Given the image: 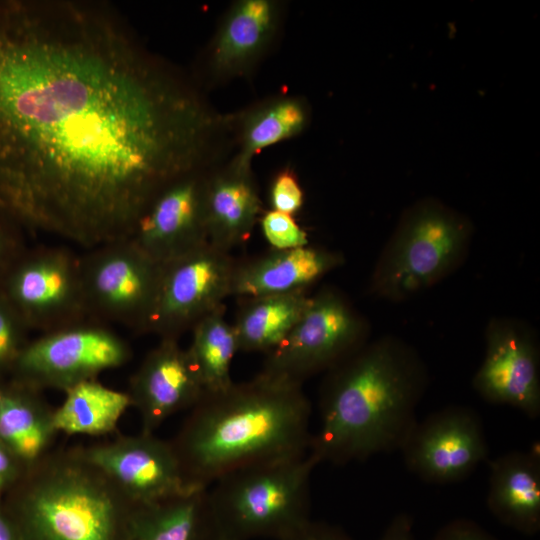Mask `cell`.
I'll use <instances>...</instances> for the list:
<instances>
[{
    "label": "cell",
    "mask_w": 540,
    "mask_h": 540,
    "mask_svg": "<svg viewBox=\"0 0 540 540\" xmlns=\"http://www.w3.org/2000/svg\"><path fill=\"white\" fill-rule=\"evenodd\" d=\"M258 223L272 249L287 250L309 245L306 231L291 215L271 209L263 210Z\"/></svg>",
    "instance_id": "cell-28"
},
{
    "label": "cell",
    "mask_w": 540,
    "mask_h": 540,
    "mask_svg": "<svg viewBox=\"0 0 540 540\" xmlns=\"http://www.w3.org/2000/svg\"><path fill=\"white\" fill-rule=\"evenodd\" d=\"M87 317L144 333L161 273L130 239L105 243L79 256Z\"/></svg>",
    "instance_id": "cell-8"
},
{
    "label": "cell",
    "mask_w": 540,
    "mask_h": 540,
    "mask_svg": "<svg viewBox=\"0 0 540 540\" xmlns=\"http://www.w3.org/2000/svg\"><path fill=\"white\" fill-rule=\"evenodd\" d=\"M510 451L489 461L486 505L503 525L527 536L540 530V456Z\"/></svg>",
    "instance_id": "cell-20"
},
{
    "label": "cell",
    "mask_w": 540,
    "mask_h": 540,
    "mask_svg": "<svg viewBox=\"0 0 540 540\" xmlns=\"http://www.w3.org/2000/svg\"><path fill=\"white\" fill-rule=\"evenodd\" d=\"M225 305L200 319L191 329L187 348L205 393L224 391L233 384L232 360L238 343L234 328L225 318Z\"/></svg>",
    "instance_id": "cell-26"
},
{
    "label": "cell",
    "mask_w": 540,
    "mask_h": 540,
    "mask_svg": "<svg viewBox=\"0 0 540 540\" xmlns=\"http://www.w3.org/2000/svg\"><path fill=\"white\" fill-rule=\"evenodd\" d=\"M307 291L242 298L232 326L242 352L269 353L291 332L305 312Z\"/></svg>",
    "instance_id": "cell-23"
},
{
    "label": "cell",
    "mask_w": 540,
    "mask_h": 540,
    "mask_svg": "<svg viewBox=\"0 0 540 540\" xmlns=\"http://www.w3.org/2000/svg\"><path fill=\"white\" fill-rule=\"evenodd\" d=\"M0 540H23L13 518L0 509Z\"/></svg>",
    "instance_id": "cell-35"
},
{
    "label": "cell",
    "mask_w": 540,
    "mask_h": 540,
    "mask_svg": "<svg viewBox=\"0 0 540 540\" xmlns=\"http://www.w3.org/2000/svg\"><path fill=\"white\" fill-rule=\"evenodd\" d=\"M280 540H353L341 527L322 521L309 520L302 527Z\"/></svg>",
    "instance_id": "cell-32"
},
{
    "label": "cell",
    "mask_w": 540,
    "mask_h": 540,
    "mask_svg": "<svg viewBox=\"0 0 540 540\" xmlns=\"http://www.w3.org/2000/svg\"><path fill=\"white\" fill-rule=\"evenodd\" d=\"M428 384V367L410 343L391 334L369 340L325 372L309 451L344 465L400 450Z\"/></svg>",
    "instance_id": "cell-2"
},
{
    "label": "cell",
    "mask_w": 540,
    "mask_h": 540,
    "mask_svg": "<svg viewBox=\"0 0 540 540\" xmlns=\"http://www.w3.org/2000/svg\"><path fill=\"white\" fill-rule=\"evenodd\" d=\"M235 264L231 252L209 242L161 263L158 289L144 333L179 340L231 296Z\"/></svg>",
    "instance_id": "cell-11"
},
{
    "label": "cell",
    "mask_w": 540,
    "mask_h": 540,
    "mask_svg": "<svg viewBox=\"0 0 540 540\" xmlns=\"http://www.w3.org/2000/svg\"><path fill=\"white\" fill-rule=\"evenodd\" d=\"M30 466L11 516L23 540H122L135 505L76 449Z\"/></svg>",
    "instance_id": "cell-4"
},
{
    "label": "cell",
    "mask_w": 540,
    "mask_h": 540,
    "mask_svg": "<svg viewBox=\"0 0 540 540\" xmlns=\"http://www.w3.org/2000/svg\"><path fill=\"white\" fill-rule=\"evenodd\" d=\"M211 169L192 171L173 180L140 217L129 239L154 261L165 263L209 242L205 185Z\"/></svg>",
    "instance_id": "cell-16"
},
{
    "label": "cell",
    "mask_w": 540,
    "mask_h": 540,
    "mask_svg": "<svg viewBox=\"0 0 540 540\" xmlns=\"http://www.w3.org/2000/svg\"><path fill=\"white\" fill-rule=\"evenodd\" d=\"M20 462L0 442V497L4 489L15 479Z\"/></svg>",
    "instance_id": "cell-34"
},
{
    "label": "cell",
    "mask_w": 540,
    "mask_h": 540,
    "mask_svg": "<svg viewBox=\"0 0 540 540\" xmlns=\"http://www.w3.org/2000/svg\"><path fill=\"white\" fill-rule=\"evenodd\" d=\"M39 391L17 380L0 384V442L27 466L47 453L57 433L54 410Z\"/></svg>",
    "instance_id": "cell-22"
},
{
    "label": "cell",
    "mask_w": 540,
    "mask_h": 540,
    "mask_svg": "<svg viewBox=\"0 0 540 540\" xmlns=\"http://www.w3.org/2000/svg\"><path fill=\"white\" fill-rule=\"evenodd\" d=\"M431 540L498 539L474 520L467 518H456L439 528Z\"/></svg>",
    "instance_id": "cell-31"
},
{
    "label": "cell",
    "mask_w": 540,
    "mask_h": 540,
    "mask_svg": "<svg viewBox=\"0 0 540 540\" xmlns=\"http://www.w3.org/2000/svg\"><path fill=\"white\" fill-rule=\"evenodd\" d=\"M474 226L464 214L435 198L409 206L383 246L368 292L392 303L441 282L466 261Z\"/></svg>",
    "instance_id": "cell-6"
},
{
    "label": "cell",
    "mask_w": 540,
    "mask_h": 540,
    "mask_svg": "<svg viewBox=\"0 0 540 540\" xmlns=\"http://www.w3.org/2000/svg\"><path fill=\"white\" fill-rule=\"evenodd\" d=\"M202 540H231L221 534L213 525L210 528V530L207 532V534L202 538Z\"/></svg>",
    "instance_id": "cell-36"
},
{
    "label": "cell",
    "mask_w": 540,
    "mask_h": 540,
    "mask_svg": "<svg viewBox=\"0 0 540 540\" xmlns=\"http://www.w3.org/2000/svg\"><path fill=\"white\" fill-rule=\"evenodd\" d=\"M311 108L302 96L279 94L235 112L231 165L251 170L253 158L265 148L303 133Z\"/></svg>",
    "instance_id": "cell-21"
},
{
    "label": "cell",
    "mask_w": 540,
    "mask_h": 540,
    "mask_svg": "<svg viewBox=\"0 0 540 540\" xmlns=\"http://www.w3.org/2000/svg\"><path fill=\"white\" fill-rule=\"evenodd\" d=\"M263 210L252 169H239L225 161L208 172L205 218L209 243L231 252L249 239Z\"/></svg>",
    "instance_id": "cell-19"
},
{
    "label": "cell",
    "mask_w": 540,
    "mask_h": 540,
    "mask_svg": "<svg viewBox=\"0 0 540 540\" xmlns=\"http://www.w3.org/2000/svg\"><path fill=\"white\" fill-rule=\"evenodd\" d=\"M413 527V518L407 513H399L389 522L380 540H416Z\"/></svg>",
    "instance_id": "cell-33"
},
{
    "label": "cell",
    "mask_w": 540,
    "mask_h": 540,
    "mask_svg": "<svg viewBox=\"0 0 540 540\" xmlns=\"http://www.w3.org/2000/svg\"><path fill=\"white\" fill-rule=\"evenodd\" d=\"M29 329L0 294V375L13 366L25 345Z\"/></svg>",
    "instance_id": "cell-27"
},
{
    "label": "cell",
    "mask_w": 540,
    "mask_h": 540,
    "mask_svg": "<svg viewBox=\"0 0 540 540\" xmlns=\"http://www.w3.org/2000/svg\"><path fill=\"white\" fill-rule=\"evenodd\" d=\"M270 209L295 216L304 205V191L296 172L289 166L278 170L269 186Z\"/></svg>",
    "instance_id": "cell-29"
},
{
    "label": "cell",
    "mask_w": 540,
    "mask_h": 540,
    "mask_svg": "<svg viewBox=\"0 0 540 540\" xmlns=\"http://www.w3.org/2000/svg\"><path fill=\"white\" fill-rule=\"evenodd\" d=\"M0 294L29 330L42 334L88 319L79 256L66 247L26 249L0 282Z\"/></svg>",
    "instance_id": "cell-9"
},
{
    "label": "cell",
    "mask_w": 540,
    "mask_h": 540,
    "mask_svg": "<svg viewBox=\"0 0 540 540\" xmlns=\"http://www.w3.org/2000/svg\"><path fill=\"white\" fill-rule=\"evenodd\" d=\"M312 452L228 473L206 489L214 527L231 540H280L310 519Z\"/></svg>",
    "instance_id": "cell-5"
},
{
    "label": "cell",
    "mask_w": 540,
    "mask_h": 540,
    "mask_svg": "<svg viewBox=\"0 0 540 540\" xmlns=\"http://www.w3.org/2000/svg\"><path fill=\"white\" fill-rule=\"evenodd\" d=\"M399 451L407 469L431 484L462 481L489 456L482 420L464 405L446 406L417 421Z\"/></svg>",
    "instance_id": "cell-13"
},
{
    "label": "cell",
    "mask_w": 540,
    "mask_h": 540,
    "mask_svg": "<svg viewBox=\"0 0 540 540\" xmlns=\"http://www.w3.org/2000/svg\"><path fill=\"white\" fill-rule=\"evenodd\" d=\"M76 451L135 506L201 490L187 481L172 442L153 433L141 432Z\"/></svg>",
    "instance_id": "cell-14"
},
{
    "label": "cell",
    "mask_w": 540,
    "mask_h": 540,
    "mask_svg": "<svg viewBox=\"0 0 540 540\" xmlns=\"http://www.w3.org/2000/svg\"><path fill=\"white\" fill-rule=\"evenodd\" d=\"M344 263L341 253L315 246L276 250L236 261L230 295L257 297L307 289Z\"/></svg>",
    "instance_id": "cell-18"
},
{
    "label": "cell",
    "mask_w": 540,
    "mask_h": 540,
    "mask_svg": "<svg viewBox=\"0 0 540 540\" xmlns=\"http://www.w3.org/2000/svg\"><path fill=\"white\" fill-rule=\"evenodd\" d=\"M371 325L338 288L324 286L288 336L266 354L261 373L303 382L327 372L370 340Z\"/></svg>",
    "instance_id": "cell-7"
},
{
    "label": "cell",
    "mask_w": 540,
    "mask_h": 540,
    "mask_svg": "<svg viewBox=\"0 0 540 540\" xmlns=\"http://www.w3.org/2000/svg\"><path fill=\"white\" fill-rule=\"evenodd\" d=\"M20 227L23 226L11 214L0 207V282L26 251Z\"/></svg>",
    "instance_id": "cell-30"
},
{
    "label": "cell",
    "mask_w": 540,
    "mask_h": 540,
    "mask_svg": "<svg viewBox=\"0 0 540 540\" xmlns=\"http://www.w3.org/2000/svg\"><path fill=\"white\" fill-rule=\"evenodd\" d=\"M212 527L206 489L135 506L122 540H202Z\"/></svg>",
    "instance_id": "cell-24"
},
{
    "label": "cell",
    "mask_w": 540,
    "mask_h": 540,
    "mask_svg": "<svg viewBox=\"0 0 540 540\" xmlns=\"http://www.w3.org/2000/svg\"><path fill=\"white\" fill-rule=\"evenodd\" d=\"M485 352L472 386L492 404L527 417L540 416V343L536 330L514 317H492L484 331Z\"/></svg>",
    "instance_id": "cell-12"
},
{
    "label": "cell",
    "mask_w": 540,
    "mask_h": 540,
    "mask_svg": "<svg viewBox=\"0 0 540 540\" xmlns=\"http://www.w3.org/2000/svg\"><path fill=\"white\" fill-rule=\"evenodd\" d=\"M130 345L108 325L92 319L29 341L12 371L16 380L35 389L65 392L104 371L126 364Z\"/></svg>",
    "instance_id": "cell-10"
},
{
    "label": "cell",
    "mask_w": 540,
    "mask_h": 540,
    "mask_svg": "<svg viewBox=\"0 0 540 540\" xmlns=\"http://www.w3.org/2000/svg\"><path fill=\"white\" fill-rule=\"evenodd\" d=\"M128 395L143 433H153L171 415L194 407L205 394L187 349L160 339L133 374Z\"/></svg>",
    "instance_id": "cell-17"
},
{
    "label": "cell",
    "mask_w": 540,
    "mask_h": 540,
    "mask_svg": "<svg viewBox=\"0 0 540 540\" xmlns=\"http://www.w3.org/2000/svg\"><path fill=\"white\" fill-rule=\"evenodd\" d=\"M64 393V401L53 412V425L57 432L66 434H108L132 406L127 392L109 388L97 379L81 382Z\"/></svg>",
    "instance_id": "cell-25"
},
{
    "label": "cell",
    "mask_w": 540,
    "mask_h": 540,
    "mask_svg": "<svg viewBox=\"0 0 540 540\" xmlns=\"http://www.w3.org/2000/svg\"><path fill=\"white\" fill-rule=\"evenodd\" d=\"M311 414L302 384L259 372L205 393L171 442L189 484L207 489L238 469L309 452Z\"/></svg>",
    "instance_id": "cell-3"
},
{
    "label": "cell",
    "mask_w": 540,
    "mask_h": 540,
    "mask_svg": "<svg viewBox=\"0 0 540 540\" xmlns=\"http://www.w3.org/2000/svg\"><path fill=\"white\" fill-rule=\"evenodd\" d=\"M285 7L280 0L231 3L199 57L197 84L204 90L250 75L277 41Z\"/></svg>",
    "instance_id": "cell-15"
},
{
    "label": "cell",
    "mask_w": 540,
    "mask_h": 540,
    "mask_svg": "<svg viewBox=\"0 0 540 540\" xmlns=\"http://www.w3.org/2000/svg\"><path fill=\"white\" fill-rule=\"evenodd\" d=\"M232 145L233 113L111 4L0 0V207L23 227L129 239L165 186Z\"/></svg>",
    "instance_id": "cell-1"
}]
</instances>
